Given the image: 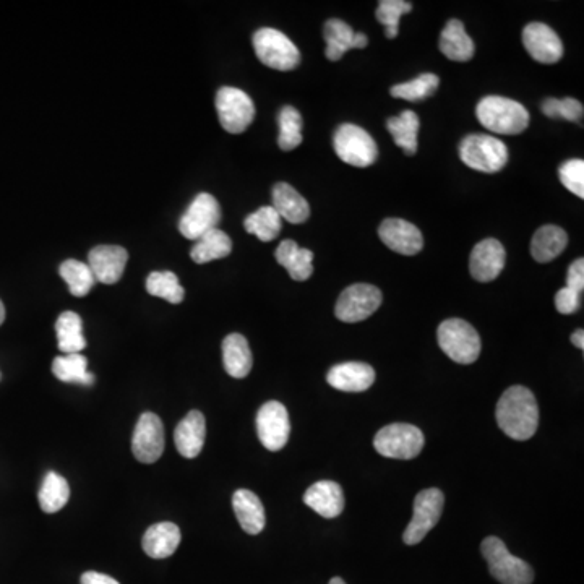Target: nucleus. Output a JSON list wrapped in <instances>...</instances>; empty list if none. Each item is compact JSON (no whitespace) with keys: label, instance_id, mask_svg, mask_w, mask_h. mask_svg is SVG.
I'll use <instances>...</instances> for the list:
<instances>
[{"label":"nucleus","instance_id":"nucleus-29","mask_svg":"<svg viewBox=\"0 0 584 584\" xmlns=\"http://www.w3.org/2000/svg\"><path fill=\"white\" fill-rule=\"evenodd\" d=\"M568 236L559 226L547 224L537 229L531 242V254L539 263L552 262L567 249Z\"/></svg>","mask_w":584,"mask_h":584},{"label":"nucleus","instance_id":"nucleus-5","mask_svg":"<svg viewBox=\"0 0 584 584\" xmlns=\"http://www.w3.org/2000/svg\"><path fill=\"white\" fill-rule=\"evenodd\" d=\"M460 158L474 171L495 174L502 171L508 163V148L497 137L489 135H468L460 143Z\"/></svg>","mask_w":584,"mask_h":584},{"label":"nucleus","instance_id":"nucleus-44","mask_svg":"<svg viewBox=\"0 0 584 584\" xmlns=\"http://www.w3.org/2000/svg\"><path fill=\"white\" fill-rule=\"evenodd\" d=\"M567 288L575 289V291L583 292L584 289V260L578 258L572 263V267L568 268Z\"/></svg>","mask_w":584,"mask_h":584},{"label":"nucleus","instance_id":"nucleus-8","mask_svg":"<svg viewBox=\"0 0 584 584\" xmlns=\"http://www.w3.org/2000/svg\"><path fill=\"white\" fill-rule=\"evenodd\" d=\"M336 155L341 161L356 168H369L377 161L378 146L362 127L343 124L333 137Z\"/></svg>","mask_w":584,"mask_h":584},{"label":"nucleus","instance_id":"nucleus-10","mask_svg":"<svg viewBox=\"0 0 584 584\" xmlns=\"http://www.w3.org/2000/svg\"><path fill=\"white\" fill-rule=\"evenodd\" d=\"M382 301V291L372 284H353L341 292L336 302L335 315L344 323L364 322L377 312Z\"/></svg>","mask_w":584,"mask_h":584},{"label":"nucleus","instance_id":"nucleus-45","mask_svg":"<svg viewBox=\"0 0 584 584\" xmlns=\"http://www.w3.org/2000/svg\"><path fill=\"white\" fill-rule=\"evenodd\" d=\"M82 584H121L119 581L114 580L112 576L104 575V573L98 572H86L82 575Z\"/></svg>","mask_w":584,"mask_h":584},{"label":"nucleus","instance_id":"nucleus-18","mask_svg":"<svg viewBox=\"0 0 584 584\" xmlns=\"http://www.w3.org/2000/svg\"><path fill=\"white\" fill-rule=\"evenodd\" d=\"M127 260L129 254L121 245H98L88 255V267L99 283L116 284L124 275Z\"/></svg>","mask_w":584,"mask_h":584},{"label":"nucleus","instance_id":"nucleus-28","mask_svg":"<svg viewBox=\"0 0 584 584\" xmlns=\"http://www.w3.org/2000/svg\"><path fill=\"white\" fill-rule=\"evenodd\" d=\"M224 369L232 378H244L250 374L254 357L250 351L249 341L239 333L226 336L223 341Z\"/></svg>","mask_w":584,"mask_h":584},{"label":"nucleus","instance_id":"nucleus-13","mask_svg":"<svg viewBox=\"0 0 584 584\" xmlns=\"http://www.w3.org/2000/svg\"><path fill=\"white\" fill-rule=\"evenodd\" d=\"M221 219L218 200L210 194L195 197L189 210L185 211L179 221V231L189 241H198L207 232L213 231Z\"/></svg>","mask_w":584,"mask_h":584},{"label":"nucleus","instance_id":"nucleus-38","mask_svg":"<svg viewBox=\"0 0 584 584\" xmlns=\"http://www.w3.org/2000/svg\"><path fill=\"white\" fill-rule=\"evenodd\" d=\"M440 78L435 73H424L421 77L414 78L411 82L400 83L391 88L393 98L406 99V101H422L429 98L437 91Z\"/></svg>","mask_w":584,"mask_h":584},{"label":"nucleus","instance_id":"nucleus-9","mask_svg":"<svg viewBox=\"0 0 584 584\" xmlns=\"http://www.w3.org/2000/svg\"><path fill=\"white\" fill-rule=\"evenodd\" d=\"M216 111L221 127L229 134H242L254 122V101L239 88H221L216 95Z\"/></svg>","mask_w":584,"mask_h":584},{"label":"nucleus","instance_id":"nucleus-22","mask_svg":"<svg viewBox=\"0 0 584 584\" xmlns=\"http://www.w3.org/2000/svg\"><path fill=\"white\" fill-rule=\"evenodd\" d=\"M304 503L323 518H336L344 510L343 489L333 481L315 482L305 492Z\"/></svg>","mask_w":584,"mask_h":584},{"label":"nucleus","instance_id":"nucleus-25","mask_svg":"<svg viewBox=\"0 0 584 584\" xmlns=\"http://www.w3.org/2000/svg\"><path fill=\"white\" fill-rule=\"evenodd\" d=\"M440 51L443 56L448 57L450 61L468 62L474 57L476 46H474L473 39L469 38L460 20H450V22L443 28L442 36H440Z\"/></svg>","mask_w":584,"mask_h":584},{"label":"nucleus","instance_id":"nucleus-3","mask_svg":"<svg viewBox=\"0 0 584 584\" xmlns=\"http://www.w3.org/2000/svg\"><path fill=\"white\" fill-rule=\"evenodd\" d=\"M438 344L451 361L473 364L481 354V336L461 318H448L438 327Z\"/></svg>","mask_w":584,"mask_h":584},{"label":"nucleus","instance_id":"nucleus-16","mask_svg":"<svg viewBox=\"0 0 584 584\" xmlns=\"http://www.w3.org/2000/svg\"><path fill=\"white\" fill-rule=\"evenodd\" d=\"M378 236L396 254L417 255L424 249V237L419 228L406 219L388 218L380 224Z\"/></svg>","mask_w":584,"mask_h":584},{"label":"nucleus","instance_id":"nucleus-35","mask_svg":"<svg viewBox=\"0 0 584 584\" xmlns=\"http://www.w3.org/2000/svg\"><path fill=\"white\" fill-rule=\"evenodd\" d=\"M244 228L249 234L257 236L260 241L271 242L280 236L283 224L275 208L262 207L245 218Z\"/></svg>","mask_w":584,"mask_h":584},{"label":"nucleus","instance_id":"nucleus-23","mask_svg":"<svg viewBox=\"0 0 584 584\" xmlns=\"http://www.w3.org/2000/svg\"><path fill=\"white\" fill-rule=\"evenodd\" d=\"M232 508L236 513L237 521L245 533L260 534L267 523L265 508L252 490L239 489L232 495Z\"/></svg>","mask_w":584,"mask_h":584},{"label":"nucleus","instance_id":"nucleus-31","mask_svg":"<svg viewBox=\"0 0 584 584\" xmlns=\"http://www.w3.org/2000/svg\"><path fill=\"white\" fill-rule=\"evenodd\" d=\"M419 127L421 121L413 111H403L400 116L391 117L387 122V129L393 137V142L403 148L408 156L416 155Z\"/></svg>","mask_w":584,"mask_h":584},{"label":"nucleus","instance_id":"nucleus-32","mask_svg":"<svg viewBox=\"0 0 584 584\" xmlns=\"http://www.w3.org/2000/svg\"><path fill=\"white\" fill-rule=\"evenodd\" d=\"M231 250V237L226 232L216 228L213 231L207 232L205 236L200 237L195 242L194 247H192V252H190V257L198 265H203V263L228 257L231 254Z\"/></svg>","mask_w":584,"mask_h":584},{"label":"nucleus","instance_id":"nucleus-41","mask_svg":"<svg viewBox=\"0 0 584 584\" xmlns=\"http://www.w3.org/2000/svg\"><path fill=\"white\" fill-rule=\"evenodd\" d=\"M542 112L550 119H567L570 122H578L583 119V104L575 98L555 99L547 98L542 103Z\"/></svg>","mask_w":584,"mask_h":584},{"label":"nucleus","instance_id":"nucleus-43","mask_svg":"<svg viewBox=\"0 0 584 584\" xmlns=\"http://www.w3.org/2000/svg\"><path fill=\"white\" fill-rule=\"evenodd\" d=\"M581 305V292L575 291V289H570L565 286V288L560 289L555 296V307L559 310L560 314L572 315L578 312Z\"/></svg>","mask_w":584,"mask_h":584},{"label":"nucleus","instance_id":"nucleus-6","mask_svg":"<svg viewBox=\"0 0 584 584\" xmlns=\"http://www.w3.org/2000/svg\"><path fill=\"white\" fill-rule=\"evenodd\" d=\"M254 49L258 61L270 69L289 72L301 64V52L288 36L273 28H262L254 35Z\"/></svg>","mask_w":584,"mask_h":584},{"label":"nucleus","instance_id":"nucleus-21","mask_svg":"<svg viewBox=\"0 0 584 584\" xmlns=\"http://www.w3.org/2000/svg\"><path fill=\"white\" fill-rule=\"evenodd\" d=\"M205 437H207V422L200 411H190L179 422V426L174 432L177 451L187 460L197 458L202 453Z\"/></svg>","mask_w":584,"mask_h":584},{"label":"nucleus","instance_id":"nucleus-2","mask_svg":"<svg viewBox=\"0 0 584 584\" xmlns=\"http://www.w3.org/2000/svg\"><path fill=\"white\" fill-rule=\"evenodd\" d=\"M476 116L494 134L518 135L528 129L529 112L523 104L503 96H486L477 104Z\"/></svg>","mask_w":584,"mask_h":584},{"label":"nucleus","instance_id":"nucleus-14","mask_svg":"<svg viewBox=\"0 0 584 584\" xmlns=\"http://www.w3.org/2000/svg\"><path fill=\"white\" fill-rule=\"evenodd\" d=\"M132 451L135 458L143 464L156 463L163 455L164 427L156 414L143 413L138 419L132 437Z\"/></svg>","mask_w":584,"mask_h":584},{"label":"nucleus","instance_id":"nucleus-17","mask_svg":"<svg viewBox=\"0 0 584 584\" xmlns=\"http://www.w3.org/2000/svg\"><path fill=\"white\" fill-rule=\"evenodd\" d=\"M507 252L497 239H484L474 247L469 260V271L479 283L497 280L505 267Z\"/></svg>","mask_w":584,"mask_h":584},{"label":"nucleus","instance_id":"nucleus-37","mask_svg":"<svg viewBox=\"0 0 584 584\" xmlns=\"http://www.w3.org/2000/svg\"><path fill=\"white\" fill-rule=\"evenodd\" d=\"M59 273L75 297L88 296V292L95 288L96 280L90 267L78 260H65L59 268Z\"/></svg>","mask_w":584,"mask_h":584},{"label":"nucleus","instance_id":"nucleus-33","mask_svg":"<svg viewBox=\"0 0 584 584\" xmlns=\"http://www.w3.org/2000/svg\"><path fill=\"white\" fill-rule=\"evenodd\" d=\"M52 374L64 383H77L90 387L95 377L88 372V359L83 354H64L52 362Z\"/></svg>","mask_w":584,"mask_h":584},{"label":"nucleus","instance_id":"nucleus-12","mask_svg":"<svg viewBox=\"0 0 584 584\" xmlns=\"http://www.w3.org/2000/svg\"><path fill=\"white\" fill-rule=\"evenodd\" d=\"M257 434L263 447L280 451L286 447L291 434L288 409L280 401H268L257 414Z\"/></svg>","mask_w":584,"mask_h":584},{"label":"nucleus","instance_id":"nucleus-4","mask_svg":"<svg viewBox=\"0 0 584 584\" xmlns=\"http://www.w3.org/2000/svg\"><path fill=\"white\" fill-rule=\"evenodd\" d=\"M482 555L489 563L490 575L502 584H533L534 572L529 563L511 554L499 537L482 541Z\"/></svg>","mask_w":584,"mask_h":584},{"label":"nucleus","instance_id":"nucleus-47","mask_svg":"<svg viewBox=\"0 0 584 584\" xmlns=\"http://www.w3.org/2000/svg\"><path fill=\"white\" fill-rule=\"evenodd\" d=\"M5 320V307L4 304H2V301H0V325H2V323H4Z\"/></svg>","mask_w":584,"mask_h":584},{"label":"nucleus","instance_id":"nucleus-24","mask_svg":"<svg viewBox=\"0 0 584 584\" xmlns=\"http://www.w3.org/2000/svg\"><path fill=\"white\" fill-rule=\"evenodd\" d=\"M181 544V529L174 523L153 524L146 529L142 547L151 559H168Z\"/></svg>","mask_w":584,"mask_h":584},{"label":"nucleus","instance_id":"nucleus-26","mask_svg":"<svg viewBox=\"0 0 584 584\" xmlns=\"http://www.w3.org/2000/svg\"><path fill=\"white\" fill-rule=\"evenodd\" d=\"M276 262L286 268L294 281H307L314 273V254L312 250L301 249L291 239L281 242L276 249Z\"/></svg>","mask_w":584,"mask_h":584},{"label":"nucleus","instance_id":"nucleus-15","mask_svg":"<svg viewBox=\"0 0 584 584\" xmlns=\"http://www.w3.org/2000/svg\"><path fill=\"white\" fill-rule=\"evenodd\" d=\"M523 44L529 56L541 64H557L563 57L562 39L546 23H529L523 30Z\"/></svg>","mask_w":584,"mask_h":584},{"label":"nucleus","instance_id":"nucleus-20","mask_svg":"<svg viewBox=\"0 0 584 584\" xmlns=\"http://www.w3.org/2000/svg\"><path fill=\"white\" fill-rule=\"evenodd\" d=\"M327 380L336 390L361 393L374 385L375 370L364 362H344L331 367Z\"/></svg>","mask_w":584,"mask_h":584},{"label":"nucleus","instance_id":"nucleus-19","mask_svg":"<svg viewBox=\"0 0 584 584\" xmlns=\"http://www.w3.org/2000/svg\"><path fill=\"white\" fill-rule=\"evenodd\" d=\"M327 41V59L331 62L340 61L341 57L351 49H364L369 44V38L364 33H354L353 28L338 18H331L325 23L323 31Z\"/></svg>","mask_w":584,"mask_h":584},{"label":"nucleus","instance_id":"nucleus-11","mask_svg":"<svg viewBox=\"0 0 584 584\" xmlns=\"http://www.w3.org/2000/svg\"><path fill=\"white\" fill-rule=\"evenodd\" d=\"M445 495L442 490L426 489L417 494L414 500V515L404 531L403 541L408 546H416L435 528L442 516Z\"/></svg>","mask_w":584,"mask_h":584},{"label":"nucleus","instance_id":"nucleus-39","mask_svg":"<svg viewBox=\"0 0 584 584\" xmlns=\"http://www.w3.org/2000/svg\"><path fill=\"white\" fill-rule=\"evenodd\" d=\"M280 137H278V145L281 150L291 151L302 143V116L301 112L297 111L292 106H284L281 109L280 117Z\"/></svg>","mask_w":584,"mask_h":584},{"label":"nucleus","instance_id":"nucleus-30","mask_svg":"<svg viewBox=\"0 0 584 584\" xmlns=\"http://www.w3.org/2000/svg\"><path fill=\"white\" fill-rule=\"evenodd\" d=\"M57 343L64 354H82L86 348L83 322L75 312H64L56 322Z\"/></svg>","mask_w":584,"mask_h":584},{"label":"nucleus","instance_id":"nucleus-46","mask_svg":"<svg viewBox=\"0 0 584 584\" xmlns=\"http://www.w3.org/2000/svg\"><path fill=\"white\" fill-rule=\"evenodd\" d=\"M572 343L575 344L576 348L584 349V331L583 330H576L575 333L572 335Z\"/></svg>","mask_w":584,"mask_h":584},{"label":"nucleus","instance_id":"nucleus-34","mask_svg":"<svg viewBox=\"0 0 584 584\" xmlns=\"http://www.w3.org/2000/svg\"><path fill=\"white\" fill-rule=\"evenodd\" d=\"M70 499L69 482L65 481L61 474L48 473L44 477L43 486L39 489V507L44 513H57L67 505Z\"/></svg>","mask_w":584,"mask_h":584},{"label":"nucleus","instance_id":"nucleus-40","mask_svg":"<svg viewBox=\"0 0 584 584\" xmlns=\"http://www.w3.org/2000/svg\"><path fill=\"white\" fill-rule=\"evenodd\" d=\"M413 10L411 2L404 0H382L378 4L377 20L387 28V38L395 39L400 31V18Z\"/></svg>","mask_w":584,"mask_h":584},{"label":"nucleus","instance_id":"nucleus-42","mask_svg":"<svg viewBox=\"0 0 584 584\" xmlns=\"http://www.w3.org/2000/svg\"><path fill=\"white\" fill-rule=\"evenodd\" d=\"M560 182L576 197L584 198V161L570 159L560 166Z\"/></svg>","mask_w":584,"mask_h":584},{"label":"nucleus","instance_id":"nucleus-48","mask_svg":"<svg viewBox=\"0 0 584 584\" xmlns=\"http://www.w3.org/2000/svg\"><path fill=\"white\" fill-rule=\"evenodd\" d=\"M328 584H346V583H344V580H341V578H331L330 583Z\"/></svg>","mask_w":584,"mask_h":584},{"label":"nucleus","instance_id":"nucleus-7","mask_svg":"<svg viewBox=\"0 0 584 584\" xmlns=\"http://www.w3.org/2000/svg\"><path fill=\"white\" fill-rule=\"evenodd\" d=\"M424 443L422 430L411 424H390L378 430L374 438L375 450L391 460H413L421 455Z\"/></svg>","mask_w":584,"mask_h":584},{"label":"nucleus","instance_id":"nucleus-27","mask_svg":"<svg viewBox=\"0 0 584 584\" xmlns=\"http://www.w3.org/2000/svg\"><path fill=\"white\" fill-rule=\"evenodd\" d=\"M273 208L280 218L292 224H302L309 219L310 207L307 200L289 184L275 185L273 189Z\"/></svg>","mask_w":584,"mask_h":584},{"label":"nucleus","instance_id":"nucleus-1","mask_svg":"<svg viewBox=\"0 0 584 584\" xmlns=\"http://www.w3.org/2000/svg\"><path fill=\"white\" fill-rule=\"evenodd\" d=\"M497 424L513 440H529L539 427V408L533 391L515 385L497 403Z\"/></svg>","mask_w":584,"mask_h":584},{"label":"nucleus","instance_id":"nucleus-36","mask_svg":"<svg viewBox=\"0 0 584 584\" xmlns=\"http://www.w3.org/2000/svg\"><path fill=\"white\" fill-rule=\"evenodd\" d=\"M146 291L151 296L161 297L171 304H181L184 301L185 291L179 283L176 273L172 271H153L146 278Z\"/></svg>","mask_w":584,"mask_h":584}]
</instances>
